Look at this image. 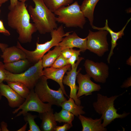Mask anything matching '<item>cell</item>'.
I'll return each instance as SVG.
<instances>
[{"label": "cell", "mask_w": 131, "mask_h": 131, "mask_svg": "<svg viewBox=\"0 0 131 131\" xmlns=\"http://www.w3.org/2000/svg\"><path fill=\"white\" fill-rule=\"evenodd\" d=\"M25 3L18 1L9 10L7 16L8 25L16 30L19 41L23 43L30 42L33 34L37 31L34 24L30 23V16Z\"/></svg>", "instance_id": "1"}, {"label": "cell", "mask_w": 131, "mask_h": 131, "mask_svg": "<svg viewBox=\"0 0 131 131\" xmlns=\"http://www.w3.org/2000/svg\"><path fill=\"white\" fill-rule=\"evenodd\" d=\"M35 6H29L28 10L37 31L41 34L50 33L57 27L55 15L46 6L43 0H32Z\"/></svg>", "instance_id": "2"}, {"label": "cell", "mask_w": 131, "mask_h": 131, "mask_svg": "<svg viewBox=\"0 0 131 131\" xmlns=\"http://www.w3.org/2000/svg\"><path fill=\"white\" fill-rule=\"evenodd\" d=\"M123 94L109 97L100 93L97 94V100L93 103V106L96 112L101 115V118L103 120L102 124L104 127H106L115 119L123 118L130 114L124 112L122 114H119L115 107V101Z\"/></svg>", "instance_id": "3"}, {"label": "cell", "mask_w": 131, "mask_h": 131, "mask_svg": "<svg viewBox=\"0 0 131 131\" xmlns=\"http://www.w3.org/2000/svg\"><path fill=\"white\" fill-rule=\"evenodd\" d=\"M57 22L68 28L79 27L83 29L86 22L80 6L77 1L67 6L61 7L54 12Z\"/></svg>", "instance_id": "4"}, {"label": "cell", "mask_w": 131, "mask_h": 131, "mask_svg": "<svg viewBox=\"0 0 131 131\" xmlns=\"http://www.w3.org/2000/svg\"><path fill=\"white\" fill-rule=\"evenodd\" d=\"M71 32L65 33L62 25L50 32L51 39L43 44L36 43V48L33 51L28 50L23 47L22 50L25 53L27 59L31 63L34 64L41 59L44 54L52 47L58 45L59 43L62 40L63 37L70 34Z\"/></svg>", "instance_id": "5"}, {"label": "cell", "mask_w": 131, "mask_h": 131, "mask_svg": "<svg viewBox=\"0 0 131 131\" xmlns=\"http://www.w3.org/2000/svg\"><path fill=\"white\" fill-rule=\"evenodd\" d=\"M41 59L22 73L16 74L6 70V78L4 81H18L25 84L30 90L34 89L40 77L43 75Z\"/></svg>", "instance_id": "6"}, {"label": "cell", "mask_w": 131, "mask_h": 131, "mask_svg": "<svg viewBox=\"0 0 131 131\" xmlns=\"http://www.w3.org/2000/svg\"><path fill=\"white\" fill-rule=\"evenodd\" d=\"M47 80L44 75L41 76L34 87L35 92L42 102L60 106L62 103L67 100L62 91L60 88L57 90L50 89Z\"/></svg>", "instance_id": "7"}, {"label": "cell", "mask_w": 131, "mask_h": 131, "mask_svg": "<svg viewBox=\"0 0 131 131\" xmlns=\"http://www.w3.org/2000/svg\"><path fill=\"white\" fill-rule=\"evenodd\" d=\"M52 105L49 103L42 102L35 92L34 89H31L28 96L24 102L17 109L13 111L15 114L21 110L16 116H19L30 111L35 112L39 114L43 113L50 110Z\"/></svg>", "instance_id": "8"}, {"label": "cell", "mask_w": 131, "mask_h": 131, "mask_svg": "<svg viewBox=\"0 0 131 131\" xmlns=\"http://www.w3.org/2000/svg\"><path fill=\"white\" fill-rule=\"evenodd\" d=\"M108 33L105 30L93 32L89 30L87 37V49L99 57L102 56L109 50L107 38Z\"/></svg>", "instance_id": "9"}, {"label": "cell", "mask_w": 131, "mask_h": 131, "mask_svg": "<svg viewBox=\"0 0 131 131\" xmlns=\"http://www.w3.org/2000/svg\"><path fill=\"white\" fill-rule=\"evenodd\" d=\"M84 65L87 73L96 82L105 83L109 75V67L105 63L86 60Z\"/></svg>", "instance_id": "10"}, {"label": "cell", "mask_w": 131, "mask_h": 131, "mask_svg": "<svg viewBox=\"0 0 131 131\" xmlns=\"http://www.w3.org/2000/svg\"><path fill=\"white\" fill-rule=\"evenodd\" d=\"M84 59L83 57H80L74 65L71 67V69L66 72V74L64 76L63 80V83L70 87V97L73 98L75 104L78 105H81V102L80 99L77 97V91L78 87L76 85V81L77 74L81 69L80 68L77 71V69L81 61Z\"/></svg>", "instance_id": "11"}, {"label": "cell", "mask_w": 131, "mask_h": 131, "mask_svg": "<svg viewBox=\"0 0 131 131\" xmlns=\"http://www.w3.org/2000/svg\"><path fill=\"white\" fill-rule=\"evenodd\" d=\"M91 77L87 74H83L79 72L76 79L79 85L77 94L78 98L83 95H91L94 91H99L101 89L100 85L94 83L91 79Z\"/></svg>", "instance_id": "12"}, {"label": "cell", "mask_w": 131, "mask_h": 131, "mask_svg": "<svg viewBox=\"0 0 131 131\" xmlns=\"http://www.w3.org/2000/svg\"><path fill=\"white\" fill-rule=\"evenodd\" d=\"M71 65L69 64L62 67L56 68L51 67L44 68L43 70V75L48 79L52 80L57 82L64 95L69 98L66 94L63 83V80L65 74L71 70Z\"/></svg>", "instance_id": "13"}, {"label": "cell", "mask_w": 131, "mask_h": 131, "mask_svg": "<svg viewBox=\"0 0 131 131\" xmlns=\"http://www.w3.org/2000/svg\"><path fill=\"white\" fill-rule=\"evenodd\" d=\"M87 37L84 38H81L74 32L72 34H69L63 38L58 45L64 49L76 47L79 49L81 52H84L87 49Z\"/></svg>", "instance_id": "14"}, {"label": "cell", "mask_w": 131, "mask_h": 131, "mask_svg": "<svg viewBox=\"0 0 131 131\" xmlns=\"http://www.w3.org/2000/svg\"><path fill=\"white\" fill-rule=\"evenodd\" d=\"M0 93L7 99L11 107H18L25 101V99L20 96L8 85L2 82L0 84Z\"/></svg>", "instance_id": "15"}, {"label": "cell", "mask_w": 131, "mask_h": 131, "mask_svg": "<svg viewBox=\"0 0 131 131\" xmlns=\"http://www.w3.org/2000/svg\"><path fill=\"white\" fill-rule=\"evenodd\" d=\"M131 19V18H130L127 21L126 24L121 30L116 32H114L109 27L108 25V20L107 19L106 20L105 25L103 27H99L95 26L93 25L91 26L92 28L94 29L98 30L107 31L111 35V46L110 51L107 59V61L109 64L110 63L111 57L114 54V49L117 45V41L118 39L122 38V36L124 35V31L127 25L130 21Z\"/></svg>", "instance_id": "16"}, {"label": "cell", "mask_w": 131, "mask_h": 131, "mask_svg": "<svg viewBox=\"0 0 131 131\" xmlns=\"http://www.w3.org/2000/svg\"><path fill=\"white\" fill-rule=\"evenodd\" d=\"M82 126V131H106L107 129L102 124V119L99 118L93 119L84 116L82 115L78 116Z\"/></svg>", "instance_id": "17"}, {"label": "cell", "mask_w": 131, "mask_h": 131, "mask_svg": "<svg viewBox=\"0 0 131 131\" xmlns=\"http://www.w3.org/2000/svg\"><path fill=\"white\" fill-rule=\"evenodd\" d=\"M1 57L3 59L4 63L26 58L25 53L16 46L6 48L1 55Z\"/></svg>", "instance_id": "18"}, {"label": "cell", "mask_w": 131, "mask_h": 131, "mask_svg": "<svg viewBox=\"0 0 131 131\" xmlns=\"http://www.w3.org/2000/svg\"><path fill=\"white\" fill-rule=\"evenodd\" d=\"M39 114L42 120L40 127L41 131H54L57 124L54 119L53 109L52 108L48 111Z\"/></svg>", "instance_id": "19"}, {"label": "cell", "mask_w": 131, "mask_h": 131, "mask_svg": "<svg viewBox=\"0 0 131 131\" xmlns=\"http://www.w3.org/2000/svg\"><path fill=\"white\" fill-rule=\"evenodd\" d=\"M31 64V63L26 58L4 64L5 68L6 70L12 73L17 74L23 72Z\"/></svg>", "instance_id": "20"}, {"label": "cell", "mask_w": 131, "mask_h": 131, "mask_svg": "<svg viewBox=\"0 0 131 131\" xmlns=\"http://www.w3.org/2000/svg\"><path fill=\"white\" fill-rule=\"evenodd\" d=\"M63 49L61 46H55L52 50H49L48 53L44 55L41 58L42 65L43 68L51 67L55 60L61 54Z\"/></svg>", "instance_id": "21"}, {"label": "cell", "mask_w": 131, "mask_h": 131, "mask_svg": "<svg viewBox=\"0 0 131 131\" xmlns=\"http://www.w3.org/2000/svg\"><path fill=\"white\" fill-rule=\"evenodd\" d=\"M99 0H84L80 6L84 16L88 19L90 25H93L94 12L95 7Z\"/></svg>", "instance_id": "22"}, {"label": "cell", "mask_w": 131, "mask_h": 131, "mask_svg": "<svg viewBox=\"0 0 131 131\" xmlns=\"http://www.w3.org/2000/svg\"><path fill=\"white\" fill-rule=\"evenodd\" d=\"M60 106L62 108L66 110L73 114L74 115L78 117L80 115L85 113L83 110L84 107L76 104L73 99L70 97L62 103Z\"/></svg>", "instance_id": "23"}, {"label": "cell", "mask_w": 131, "mask_h": 131, "mask_svg": "<svg viewBox=\"0 0 131 131\" xmlns=\"http://www.w3.org/2000/svg\"><path fill=\"white\" fill-rule=\"evenodd\" d=\"M7 82L8 85L23 98L25 99L29 94L30 90L23 83L18 81Z\"/></svg>", "instance_id": "24"}, {"label": "cell", "mask_w": 131, "mask_h": 131, "mask_svg": "<svg viewBox=\"0 0 131 131\" xmlns=\"http://www.w3.org/2000/svg\"><path fill=\"white\" fill-rule=\"evenodd\" d=\"M46 6L54 12L59 8L72 4L74 0H43Z\"/></svg>", "instance_id": "25"}, {"label": "cell", "mask_w": 131, "mask_h": 131, "mask_svg": "<svg viewBox=\"0 0 131 131\" xmlns=\"http://www.w3.org/2000/svg\"><path fill=\"white\" fill-rule=\"evenodd\" d=\"M54 116L55 121L60 123H72L74 118V115L73 114L63 108L59 112H56Z\"/></svg>", "instance_id": "26"}, {"label": "cell", "mask_w": 131, "mask_h": 131, "mask_svg": "<svg viewBox=\"0 0 131 131\" xmlns=\"http://www.w3.org/2000/svg\"><path fill=\"white\" fill-rule=\"evenodd\" d=\"M24 121L27 122L29 126L28 131H41V130L39 126L36 123L34 119L37 117V116L33 115L29 113H26L23 115Z\"/></svg>", "instance_id": "27"}, {"label": "cell", "mask_w": 131, "mask_h": 131, "mask_svg": "<svg viewBox=\"0 0 131 131\" xmlns=\"http://www.w3.org/2000/svg\"><path fill=\"white\" fill-rule=\"evenodd\" d=\"M69 64L67 59L64 57L61 54L54 62L51 67L59 68Z\"/></svg>", "instance_id": "28"}, {"label": "cell", "mask_w": 131, "mask_h": 131, "mask_svg": "<svg viewBox=\"0 0 131 131\" xmlns=\"http://www.w3.org/2000/svg\"><path fill=\"white\" fill-rule=\"evenodd\" d=\"M81 51L79 50L74 49V52L70 58L67 59L69 64L71 65V67L74 65L75 62L79 58V56L80 55Z\"/></svg>", "instance_id": "29"}, {"label": "cell", "mask_w": 131, "mask_h": 131, "mask_svg": "<svg viewBox=\"0 0 131 131\" xmlns=\"http://www.w3.org/2000/svg\"><path fill=\"white\" fill-rule=\"evenodd\" d=\"M73 126L72 123H65L61 126H56L54 131H66Z\"/></svg>", "instance_id": "30"}, {"label": "cell", "mask_w": 131, "mask_h": 131, "mask_svg": "<svg viewBox=\"0 0 131 131\" xmlns=\"http://www.w3.org/2000/svg\"><path fill=\"white\" fill-rule=\"evenodd\" d=\"M74 49L73 48L65 49L62 50L61 55L65 58L68 59L72 55Z\"/></svg>", "instance_id": "31"}, {"label": "cell", "mask_w": 131, "mask_h": 131, "mask_svg": "<svg viewBox=\"0 0 131 131\" xmlns=\"http://www.w3.org/2000/svg\"><path fill=\"white\" fill-rule=\"evenodd\" d=\"M6 70L4 64L0 61V84L4 81L6 79Z\"/></svg>", "instance_id": "32"}, {"label": "cell", "mask_w": 131, "mask_h": 131, "mask_svg": "<svg viewBox=\"0 0 131 131\" xmlns=\"http://www.w3.org/2000/svg\"><path fill=\"white\" fill-rule=\"evenodd\" d=\"M0 33L7 36H9L10 35L9 32L4 27L3 21L0 19Z\"/></svg>", "instance_id": "33"}, {"label": "cell", "mask_w": 131, "mask_h": 131, "mask_svg": "<svg viewBox=\"0 0 131 131\" xmlns=\"http://www.w3.org/2000/svg\"><path fill=\"white\" fill-rule=\"evenodd\" d=\"M0 127L1 131H8L9 130L8 128V125L7 123L4 121H2L0 123Z\"/></svg>", "instance_id": "34"}, {"label": "cell", "mask_w": 131, "mask_h": 131, "mask_svg": "<svg viewBox=\"0 0 131 131\" xmlns=\"http://www.w3.org/2000/svg\"><path fill=\"white\" fill-rule=\"evenodd\" d=\"M131 86V77L128 78L121 86L122 88H126Z\"/></svg>", "instance_id": "35"}, {"label": "cell", "mask_w": 131, "mask_h": 131, "mask_svg": "<svg viewBox=\"0 0 131 131\" xmlns=\"http://www.w3.org/2000/svg\"><path fill=\"white\" fill-rule=\"evenodd\" d=\"M18 0H10V4L8 7L9 10L13 8L17 4Z\"/></svg>", "instance_id": "36"}, {"label": "cell", "mask_w": 131, "mask_h": 131, "mask_svg": "<svg viewBox=\"0 0 131 131\" xmlns=\"http://www.w3.org/2000/svg\"><path fill=\"white\" fill-rule=\"evenodd\" d=\"M8 47V45L7 44L0 43V49L2 52L5 49Z\"/></svg>", "instance_id": "37"}, {"label": "cell", "mask_w": 131, "mask_h": 131, "mask_svg": "<svg viewBox=\"0 0 131 131\" xmlns=\"http://www.w3.org/2000/svg\"><path fill=\"white\" fill-rule=\"evenodd\" d=\"M28 124V123L26 122L25 124L22 127L18 130L17 131H26Z\"/></svg>", "instance_id": "38"}, {"label": "cell", "mask_w": 131, "mask_h": 131, "mask_svg": "<svg viewBox=\"0 0 131 131\" xmlns=\"http://www.w3.org/2000/svg\"><path fill=\"white\" fill-rule=\"evenodd\" d=\"M8 0H0V7L4 3L7 1Z\"/></svg>", "instance_id": "39"}, {"label": "cell", "mask_w": 131, "mask_h": 131, "mask_svg": "<svg viewBox=\"0 0 131 131\" xmlns=\"http://www.w3.org/2000/svg\"><path fill=\"white\" fill-rule=\"evenodd\" d=\"M28 0H19V1L25 2Z\"/></svg>", "instance_id": "40"}, {"label": "cell", "mask_w": 131, "mask_h": 131, "mask_svg": "<svg viewBox=\"0 0 131 131\" xmlns=\"http://www.w3.org/2000/svg\"><path fill=\"white\" fill-rule=\"evenodd\" d=\"M2 96L1 95L0 93V101L1 100L2 98Z\"/></svg>", "instance_id": "41"}, {"label": "cell", "mask_w": 131, "mask_h": 131, "mask_svg": "<svg viewBox=\"0 0 131 131\" xmlns=\"http://www.w3.org/2000/svg\"></svg>", "instance_id": "42"}]
</instances>
